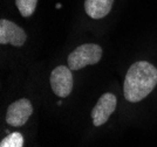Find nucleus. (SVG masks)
Here are the masks:
<instances>
[{"label": "nucleus", "mask_w": 157, "mask_h": 147, "mask_svg": "<svg viewBox=\"0 0 157 147\" xmlns=\"http://www.w3.org/2000/svg\"><path fill=\"white\" fill-rule=\"evenodd\" d=\"M157 85V68L147 61L131 64L127 71L123 92L128 102L137 103L155 89Z\"/></svg>", "instance_id": "nucleus-1"}, {"label": "nucleus", "mask_w": 157, "mask_h": 147, "mask_svg": "<svg viewBox=\"0 0 157 147\" xmlns=\"http://www.w3.org/2000/svg\"><path fill=\"white\" fill-rule=\"evenodd\" d=\"M102 57V48L95 43H85L78 46L68 56V67L72 70H80L87 65L100 62Z\"/></svg>", "instance_id": "nucleus-2"}, {"label": "nucleus", "mask_w": 157, "mask_h": 147, "mask_svg": "<svg viewBox=\"0 0 157 147\" xmlns=\"http://www.w3.org/2000/svg\"><path fill=\"white\" fill-rule=\"evenodd\" d=\"M51 88L53 92L59 97L66 98L73 90V74L69 67L59 65L51 74Z\"/></svg>", "instance_id": "nucleus-3"}, {"label": "nucleus", "mask_w": 157, "mask_h": 147, "mask_svg": "<svg viewBox=\"0 0 157 147\" xmlns=\"http://www.w3.org/2000/svg\"><path fill=\"white\" fill-rule=\"evenodd\" d=\"M33 113V105L29 99L20 98L13 102L6 112V123L14 127H20L25 125Z\"/></svg>", "instance_id": "nucleus-4"}, {"label": "nucleus", "mask_w": 157, "mask_h": 147, "mask_svg": "<svg viewBox=\"0 0 157 147\" xmlns=\"http://www.w3.org/2000/svg\"><path fill=\"white\" fill-rule=\"evenodd\" d=\"M117 105L116 96L110 92H105L98 98L96 105L92 110V120L95 126H101L107 123L111 113Z\"/></svg>", "instance_id": "nucleus-5"}, {"label": "nucleus", "mask_w": 157, "mask_h": 147, "mask_svg": "<svg viewBox=\"0 0 157 147\" xmlns=\"http://www.w3.org/2000/svg\"><path fill=\"white\" fill-rule=\"evenodd\" d=\"M27 35L25 31L17 24L6 19L0 20V43L22 47L26 42Z\"/></svg>", "instance_id": "nucleus-6"}, {"label": "nucleus", "mask_w": 157, "mask_h": 147, "mask_svg": "<svg viewBox=\"0 0 157 147\" xmlns=\"http://www.w3.org/2000/svg\"><path fill=\"white\" fill-rule=\"evenodd\" d=\"M114 0H86V13L92 19H102L111 11Z\"/></svg>", "instance_id": "nucleus-7"}, {"label": "nucleus", "mask_w": 157, "mask_h": 147, "mask_svg": "<svg viewBox=\"0 0 157 147\" xmlns=\"http://www.w3.org/2000/svg\"><path fill=\"white\" fill-rule=\"evenodd\" d=\"M36 2L38 0H15V5L24 18H28L34 13Z\"/></svg>", "instance_id": "nucleus-8"}, {"label": "nucleus", "mask_w": 157, "mask_h": 147, "mask_svg": "<svg viewBox=\"0 0 157 147\" xmlns=\"http://www.w3.org/2000/svg\"><path fill=\"white\" fill-rule=\"evenodd\" d=\"M24 146V135L20 132H13L5 137L1 142L0 147H22Z\"/></svg>", "instance_id": "nucleus-9"}]
</instances>
